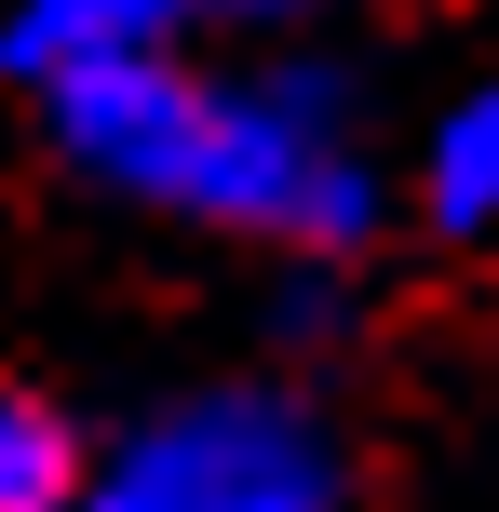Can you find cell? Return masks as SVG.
<instances>
[{"label":"cell","instance_id":"cell-1","mask_svg":"<svg viewBox=\"0 0 499 512\" xmlns=\"http://www.w3.org/2000/svg\"><path fill=\"white\" fill-rule=\"evenodd\" d=\"M41 95H54V149L122 203L270 230V243H365L378 216L324 81H203L162 41V54H108V68H54Z\"/></svg>","mask_w":499,"mask_h":512},{"label":"cell","instance_id":"cell-5","mask_svg":"<svg viewBox=\"0 0 499 512\" xmlns=\"http://www.w3.org/2000/svg\"><path fill=\"white\" fill-rule=\"evenodd\" d=\"M81 445L54 405H27V391H0V512H81Z\"/></svg>","mask_w":499,"mask_h":512},{"label":"cell","instance_id":"cell-2","mask_svg":"<svg viewBox=\"0 0 499 512\" xmlns=\"http://www.w3.org/2000/svg\"><path fill=\"white\" fill-rule=\"evenodd\" d=\"M81 512H338V445L270 391H216V405L149 418L81 486Z\"/></svg>","mask_w":499,"mask_h":512},{"label":"cell","instance_id":"cell-3","mask_svg":"<svg viewBox=\"0 0 499 512\" xmlns=\"http://www.w3.org/2000/svg\"><path fill=\"white\" fill-rule=\"evenodd\" d=\"M176 14H203V0H14L0 68L54 81V68H108V54H162V41H176Z\"/></svg>","mask_w":499,"mask_h":512},{"label":"cell","instance_id":"cell-6","mask_svg":"<svg viewBox=\"0 0 499 512\" xmlns=\"http://www.w3.org/2000/svg\"><path fill=\"white\" fill-rule=\"evenodd\" d=\"M216 14H311V0H216Z\"/></svg>","mask_w":499,"mask_h":512},{"label":"cell","instance_id":"cell-4","mask_svg":"<svg viewBox=\"0 0 499 512\" xmlns=\"http://www.w3.org/2000/svg\"><path fill=\"white\" fill-rule=\"evenodd\" d=\"M419 189H432V216H446V230H486V216H499V81H473V95L432 122Z\"/></svg>","mask_w":499,"mask_h":512}]
</instances>
